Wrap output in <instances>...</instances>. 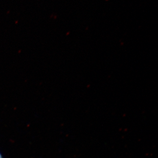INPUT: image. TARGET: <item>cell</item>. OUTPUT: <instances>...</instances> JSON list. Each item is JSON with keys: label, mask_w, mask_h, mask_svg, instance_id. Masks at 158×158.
<instances>
[{"label": "cell", "mask_w": 158, "mask_h": 158, "mask_svg": "<svg viewBox=\"0 0 158 158\" xmlns=\"http://www.w3.org/2000/svg\"><path fill=\"white\" fill-rule=\"evenodd\" d=\"M0 158H3V156H2L1 153H0Z\"/></svg>", "instance_id": "obj_1"}]
</instances>
